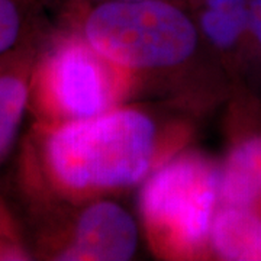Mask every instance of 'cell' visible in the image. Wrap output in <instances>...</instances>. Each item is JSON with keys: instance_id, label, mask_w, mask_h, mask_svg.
<instances>
[{"instance_id": "cell-1", "label": "cell", "mask_w": 261, "mask_h": 261, "mask_svg": "<svg viewBox=\"0 0 261 261\" xmlns=\"http://www.w3.org/2000/svg\"><path fill=\"white\" fill-rule=\"evenodd\" d=\"M192 113L173 102L123 103L89 119L48 125L41 148L45 176L74 203L142 185L189 147Z\"/></svg>"}, {"instance_id": "cell-2", "label": "cell", "mask_w": 261, "mask_h": 261, "mask_svg": "<svg viewBox=\"0 0 261 261\" xmlns=\"http://www.w3.org/2000/svg\"><path fill=\"white\" fill-rule=\"evenodd\" d=\"M74 29L145 87L197 113L214 100L219 64L185 3L174 0L87 2Z\"/></svg>"}, {"instance_id": "cell-3", "label": "cell", "mask_w": 261, "mask_h": 261, "mask_svg": "<svg viewBox=\"0 0 261 261\" xmlns=\"http://www.w3.org/2000/svg\"><path fill=\"white\" fill-rule=\"evenodd\" d=\"M221 206V164L189 147L149 176L140 192L141 226L163 260L211 258V231Z\"/></svg>"}, {"instance_id": "cell-4", "label": "cell", "mask_w": 261, "mask_h": 261, "mask_svg": "<svg viewBox=\"0 0 261 261\" xmlns=\"http://www.w3.org/2000/svg\"><path fill=\"white\" fill-rule=\"evenodd\" d=\"M141 90L135 75L99 53L74 29L42 61L34 94L48 125H54L108 112Z\"/></svg>"}, {"instance_id": "cell-5", "label": "cell", "mask_w": 261, "mask_h": 261, "mask_svg": "<svg viewBox=\"0 0 261 261\" xmlns=\"http://www.w3.org/2000/svg\"><path fill=\"white\" fill-rule=\"evenodd\" d=\"M57 260L128 261L140 247L141 228L137 219L111 197H97L79 203Z\"/></svg>"}, {"instance_id": "cell-6", "label": "cell", "mask_w": 261, "mask_h": 261, "mask_svg": "<svg viewBox=\"0 0 261 261\" xmlns=\"http://www.w3.org/2000/svg\"><path fill=\"white\" fill-rule=\"evenodd\" d=\"M211 54L225 68H231L247 44L248 0H186Z\"/></svg>"}, {"instance_id": "cell-7", "label": "cell", "mask_w": 261, "mask_h": 261, "mask_svg": "<svg viewBox=\"0 0 261 261\" xmlns=\"http://www.w3.org/2000/svg\"><path fill=\"white\" fill-rule=\"evenodd\" d=\"M261 202V132H233L221 163V203Z\"/></svg>"}, {"instance_id": "cell-8", "label": "cell", "mask_w": 261, "mask_h": 261, "mask_svg": "<svg viewBox=\"0 0 261 261\" xmlns=\"http://www.w3.org/2000/svg\"><path fill=\"white\" fill-rule=\"evenodd\" d=\"M211 258L261 261V203H221L211 231Z\"/></svg>"}, {"instance_id": "cell-9", "label": "cell", "mask_w": 261, "mask_h": 261, "mask_svg": "<svg viewBox=\"0 0 261 261\" xmlns=\"http://www.w3.org/2000/svg\"><path fill=\"white\" fill-rule=\"evenodd\" d=\"M29 83L23 73H0V160L16 138L29 102Z\"/></svg>"}, {"instance_id": "cell-10", "label": "cell", "mask_w": 261, "mask_h": 261, "mask_svg": "<svg viewBox=\"0 0 261 261\" xmlns=\"http://www.w3.org/2000/svg\"><path fill=\"white\" fill-rule=\"evenodd\" d=\"M247 44H251L261 54V0H248Z\"/></svg>"}, {"instance_id": "cell-11", "label": "cell", "mask_w": 261, "mask_h": 261, "mask_svg": "<svg viewBox=\"0 0 261 261\" xmlns=\"http://www.w3.org/2000/svg\"><path fill=\"white\" fill-rule=\"evenodd\" d=\"M87 2H106V0H87ZM174 2H180V3H185L186 0H174Z\"/></svg>"}]
</instances>
